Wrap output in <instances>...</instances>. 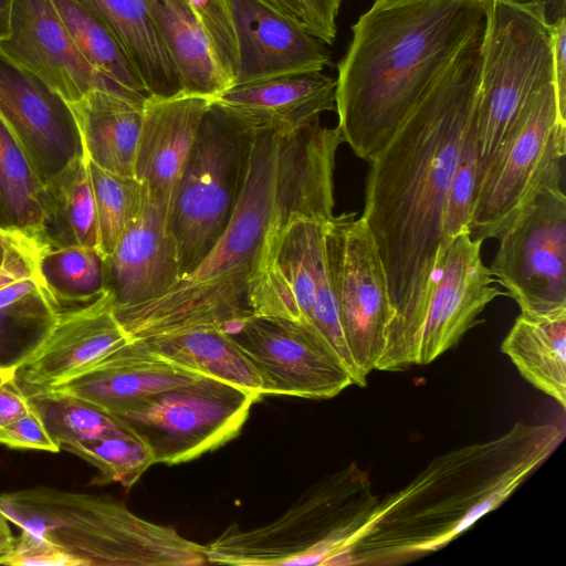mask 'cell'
<instances>
[{
  "mask_svg": "<svg viewBox=\"0 0 566 566\" xmlns=\"http://www.w3.org/2000/svg\"><path fill=\"white\" fill-rule=\"evenodd\" d=\"M551 30L554 84L560 111L566 114V20Z\"/></svg>",
  "mask_w": 566,
  "mask_h": 566,
  "instance_id": "41",
  "label": "cell"
},
{
  "mask_svg": "<svg viewBox=\"0 0 566 566\" xmlns=\"http://www.w3.org/2000/svg\"><path fill=\"white\" fill-rule=\"evenodd\" d=\"M485 0H375L352 27L335 103L344 143L369 163L486 24Z\"/></svg>",
  "mask_w": 566,
  "mask_h": 566,
  "instance_id": "3",
  "label": "cell"
},
{
  "mask_svg": "<svg viewBox=\"0 0 566 566\" xmlns=\"http://www.w3.org/2000/svg\"><path fill=\"white\" fill-rule=\"evenodd\" d=\"M15 369H0V381L14 379Z\"/></svg>",
  "mask_w": 566,
  "mask_h": 566,
  "instance_id": "49",
  "label": "cell"
},
{
  "mask_svg": "<svg viewBox=\"0 0 566 566\" xmlns=\"http://www.w3.org/2000/svg\"><path fill=\"white\" fill-rule=\"evenodd\" d=\"M501 350L528 382L566 408V307L521 311Z\"/></svg>",
  "mask_w": 566,
  "mask_h": 566,
  "instance_id": "27",
  "label": "cell"
},
{
  "mask_svg": "<svg viewBox=\"0 0 566 566\" xmlns=\"http://www.w3.org/2000/svg\"><path fill=\"white\" fill-rule=\"evenodd\" d=\"M209 38L219 63L235 82L240 54L235 23L227 0H188Z\"/></svg>",
  "mask_w": 566,
  "mask_h": 566,
  "instance_id": "38",
  "label": "cell"
},
{
  "mask_svg": "<svg viewBox=\"0 0 566 566\" xmlns=\"http://www.w3.org/2000/svg\"><path fill=\"white\" fill-rule=\"evenodd\" d=\"M311 22V33L332 45L336 39V19L342 0H301Z\"/></svg>",
  "mask_w": 566,
  "mask_h": 566,
  "instance_id": "40",
  "label": "cell"
},
{
  "mask_svg": "<svg viewBox=\"0 0 566 566\" xmlns=\"http://www.w3.org/2000/svg\"><path fill=\"white\" fill-rule=\"evenodd\" d=\"M0 512L53 545L67 566H196L206 546L108 495L46 486L0 494Z\"/></svg>",
  "mask_w": 566,
  "mask_h": 566,
  "instance_id": "5",
  "label": "cell"
},
{
  "mask_svg": "<svg viewBox=\"0 0 566 566\" xmlns=\"http://www.w3.org/2000/svg\"><path fill=\"white\" fill-rule=\"evenodd\" d=\"M251 136L211 103L168 214L180 279L203 261L231 218Z\"/></svg>",
  "mask_w": 566,
  "mask_h": 566,
  "instance_id": "10",
  "label": "cell"
},
{
  "mask_svg": "<svg viewBox=\"0 0 566 566\" xmlns=\"http://www.w3.org/2000/svg\"><path fill=\"white\" fill-rule=\"evenodd\" d=\"M565 155L566 114L552 82L534 96L481 174L471 235L482 241L497 238L541 191L563 184Z\"/></svg>",
  "mask_w": 566,
  "mask_h": 566,
  "instance_id": "9",
  "label": "cell"
},
{
  "mask_svg": "<svg viewBox=\"0 0 566 566\" xmlns=\"http://www.w3.org/2000/svg\"><path fill=\"white\" fill-rule=\"evenodd\" d=\"M144 103L102 88L69 103L91 161L108 172L134 177Z\"/></svg>",
  "mask_w": 566,
  "mask_h": 566,
  "instance_id": "24",
  "label": "cell"
},
{
  "mask_svg": "<svg viewBox=\"0 0 566 566\" xmlns=\"http://www.w3.org/2000/svg\"><path fill=\"white\" fill-rule=\"evenodd\" d=\"M14 543L9 520L0 512V554L8 552Z\"/></svg>",
  "mask_w": 566,
  "mask_h": 566,
  "instance_id": "48",
  "label": "cell"
},
{
  "mask_svg": "<svg viewBox=\"0 0 566 566\" xmlns=\"http://www.w3.org/2000/svg\"><path fill=\"white\" fill-rule=\"evenodd\" d=\"M104 265L105 287L113 296L114 312L151 302L179 281L177 249L169 232L168 216L149 196Z\"/></svg>",
  "mask_w": 566,
  "mask_h": 566,
  "instance_id": "20",
  "label": "cell"
},
{
  "mask_svg": "<svg viewBox=\"0 0 566 566\" xmlns=\"http://www.w3.org/2000/svg\"><path fill=\"white\" fill-rule=\"evenodd\" d=\"M45 192L43 244L83 245L98 251L97 214L84 149L45 182Z\"/></svg>",
  "mask_w": 566,
  "mask_h": 566,
  "instance_id": "30",
  "label": "cell"
},
{
  "mask_svg": "<svg viewBox=\"0 0 566 566\" xmlns=\"http://www.w3.org/2000/svg\"><path fill=\"white\" fill-rule=\"evenodd\" d=\"M151 12L180 92L214 99L234 85L188 0H155Z\"/></svg>",
  "mask_w": 566,
  "mask_h": 566,
  "instance_id": "25",
  "label": "cell"
},
{
  "mask_svg": "<svg viewBox=\"0 0 566 566\" xmlns=\"http://www.w3.org/2000/svg\"><path fill=\"white\" fill-rule=\"evenodd\" d=\"M285 17L296 21L311 33L308 14L301 0H260ZM312 34V33H311Z\"/></svg>",
  "mask_w": 566,
  "mask_h": 566,
  "instance_id": "45",
  "label": "cell"
},
{
  "mask_svg": "<svg viewBox=\"0 0 566 566\" xmlns=\"http://www.w3.org/2000/svg\"><path fill=\"white\" fill-rule=\"evenodd\" d=\"M1 555V554H0Z\"/></svg>",
  "mask_w": 566,
  "mask_h": 566,
  "instance_id": "50",
  "label": "cell"
},
{
  "mask_svg": "<svg viewBox=\"0 0 566 566\" xmlns=\"http://www.w3.org/2000/svg\"><path fill=\"white\" fill-rule=\"evenodd\" d=\"M94 465L102 481L133 486L155 464L153 451L130 429L87 440L64 449Z\"/></svg>",
  "mask_w": 566,
  "mask_h": 566,
  "instance_id": "36",
  "label": "cell"
},
{
  "mask_svg": "<svg viewBox=\"0 0 566 566\" xmlns=\"http://www.w3.org/2000/svg\"><path fill=\"white\" fill-rule=\"evenodd\" d=\"M229 336L258 370L263 395L329 399L354 384L334 354L294 323L251 315Z\"/></svg>",
  "mask_w": 566,
  "mask_h": 566,
  "instance_id": "14",
  "label": "cell"
},
{
  "mask_svg": "<svg viewBox=\"0 0 566 566\" xmlns=\"http://www.w3.org/2000/svg\"><path fill=\"white\" fill-rule=\"evenodd\" d=\"M130 340L113 311L106 289L87 303L62 308L38 349L15 369L14 381L28 397L82 371Z\"/></svg>",
  "mask_w": 566,
  "mask_h": 566,
  "instance_id": "17",
  "label": "cell"
},
{
  "mask_svg": "<svg viewBox=\"0 0 566 566\" xmlns=\"http://www.w3.org/2000/svg\"><path fill=\"white\" fill-rule=\"evenodd\" d=\"M0 444L11 449H32L52 453L61 451L33 410L17 421L0 428Z\"/></svg>",
  "mask_w": 566,
  "mask_h": 566,
  "instance_id": "39",
  "label": "cell"
},
{
  "mask_svg": "<svg viewBox=\"0 0 566 566\" xmlns=\"http://www.w3.org/2000/svg\"><path fill=\"white\" fill-rule=\"evenodd\" d=\"M32 411L28 397L14 379L0 381V428L6 427Z\"/></svg>",
  "mask_w": 566,
  "mask_h": 566,
  "instance_id": "42",
  "label": "cell"
},
{
  "mask_svg": "<svg viewBox=\"0 0 566 566\" xmlns=\"http://www.w3.org/2000/svg\"><path fill=\"white\" fill-rule=\"evenodd\" d=\"M486 1L474 106L478 181L534 96L554 82L552 30L542 13Z\"/></svg>",
  "mask_w": 566,
  "mask_h": 566,
  "instance_id": "8",
  "label": "cell"
},
{
  "mask_svg": "<svg viewBox=\"0 0 566 566\" xmlns=\"http://www.w3.org/2000/svg\"><path fill=\"white\" fill-rule=\"evenodd\" d=\"M76 49L112 88L144 102L148 96L126 52L108 27L75 0H52Z\"/></svg>",
  "mask_w": 566,
  "mask_h": 566,
  "instance_id": "31",
  "label": "cell"
},
{
  "mask_svg": "<svg viewBox=\"0 0 566 566\" xmlns=\"http://www.w3.org/2000/svg\"><path fill=\"white\" fill-rule=\"evenodd\" d=\"M95 13L113 32L148 95L180 92L174 64L156 28L155 0H75Z\"/></svg>",
  "mask_w": 566,
  "mask_h": 566,
  "instance_id": "26",
  "label": "cell"
},
{
  "mask_svg": "<svg viewBox=\"0 0 566 566\" xmlns=\"http://www.w3.org/2000/svg\"><path fill=\"white\" fill-rule=\"evenodd\" d=\"M376 504L367 475L353 463L317 482L272 522L250 530L231 524L205 545L208 563L339 565Z\"/></svg>",
  "mask_w": 566,
  "mask_h": 566,
  "instance_id": "6",
  "label": "cell"
},
{
  "mask_svg": "<svg viewBox=\"0 0 566 566\" xmlns=\"http://www.w3.org/2000/svg\"><path fill=\"white\" fill-rule=\"evenodd\" d=\"M139 340L159 357L190 371L263 395L262 379L233 339L216 326H197Z\"/></svg>",
  "mask_w": 566,
  "mask_h": 566,
  "instance_id": "28",
  "label": "cell"
},
{
  "mask_svg": "<svg viewBox=\"0 0 566 566\" xmlns=\"http://www.w3.org/2000/svg\"><path fill=\"white\" fill-rule=\"evenodd\" d=\"M46 219L45 185L0 116V228L42 244Z\"/></svg>",
  "mask_w": 566,
  "mask_h": 566,
  "instance_id": "29",
  "label": "cell"
},
{
  "mask_svg": "<svg viewBox=\"0 0 566 566\" xmlns=\"http://www.w3.org/2000/svg\"><path fill=\"white\" fill-rule=\"evenodd\" d=\"M28 400L61 450L129 430L109 412L71 394L48 389L28 396Z\"/></svg>",
  "mask_w": 566,
  "mask_h": 566,
  "instance_id": "33",
  "label": "cell"
},
{
  "mask_svg": "<svg viewBox=\"0 0 566 566\" xmlns=\"http://www.w3.org/2000/svg\"><path fill=\"white\" fill-rule=\"evenodd\" d=\"M41 244L19 234L11 233L0 228V265L12 253L38 249Z\"/></svg>",
  "mask_w": 566,
  "mask_h": 566,
  "instance_id": "46",
  "label": "cell"
},
{
  "mask_svg": "<svg viewBox=\"0 0 566 566\" xmlns=\"http://www.w3.org/2000/svg\"><path fill=\"white\" fill-rule=\"evenodd\" d=\"M0 116L45 185L82 153L69 104L0 51Z\"/></svg>",
  "mask_w": 566,
  "mask_h": 566,
  "instance_id": "16",
  "label": "cell"
},
{
  "mask_svg": "<svg viewBox=\"0 0 566 566\" xmlns=\"http://www.w3.org/2000/svg\"><path fill=\"white\" fill-rule=\"evenodd\" d=\"M38 249L23 250L9 255L0 265V287L38 270Z\"/></svg>",
  "mask_w": 566,
  "mask_h": 566,
  "instance_id": "43",
  "label": "cell"
},
{
  "mask_svg": "<svg viewBox=\"0 0 566 566\" xmlns=\"http://www.w3.org/2000/svg\"><path fill=\"white\" fill-rule=\"evenodd\" d=\"M343 137L319 120L293 132L251 136L231 218L203 261L160 297L114 312L130 339L197 326L221 328L252 314L249 281L263 244L292 214L334 213V169Z\"/></svg>",
  "mask_w": 566,
  "mask_h": 566,
  "instance_id": "2",
  "label": "cell"
},
{
  "mask_svg": "<svg viewBox=\"0 0 566 566\" xmlns=\"http://www.w3.org/2000/svg\"><path fill=\"white\" fill-rule=\"evenodd\" d=\"M61 306L40 290L0 307V369H17L41 345Z\"/></svg>",
  "mask_w": 566,
  "mask_h": 566,
  "instance_id": "34",
  "label": "cell"
},
{
  "mask_svg": "<svg viewBox=\"0 0 566 566\" xmlns=\"http://www.w3.org/2000/svg\"><path fill=\"white\" fill-rule=\"evenodd\" d=\"M482 242L464 230L442 247L426 307L418 365H428L454 347L479 323L486 305L505 295L482 262Z\"/></svg>",
  "mask_w": 566,
  "mask_h": 566,
  "instance_id": "15",
  "label": "cell"
},
{
  "mask_svg": "<svg viewBox=\"0 0 566 566\" xmlns=\"http://www.w3.org/2000/svg\"><path fill=\"white\" fill-rule=\"evenodd\" d=\"M489 268L524 312L566 307V196L563 184L545 188L496 238Z\"/></svg>",
  "mask_w": 566,
  "mask_h": 566,
  "instance_id": "13",
  "label": "cell"
},
{
  "mask_svg": "<svg viewBox=\"0 0 566 566\" xmlns=\"http://www.w3.org/2000/svg\"><path fill=\"white\" fill-rule=\"evenodd\" d=\"M356 214L343 212L325 220L324 240L343 335L366 382L385 350L394 308L378 249L364 220Z\"/></svg>",
  "mask_w": 566,
  "mask_h": 566,
  "instance_id": "12",
  "label": "cell"
},
{
  "mask_svg": "<svg viewBox=\"0 0 566 566\" xmlns=\"http://www.w3.org/2000/svg\"><path fill=\"white\" fill-rule=\"evenodd\" d=\"M38 269L44 286L61 307L87 303L106 290L104 259L88 247L44 243Z\"/></svg>",
  "mask_w": 566,
  "mask_h": 566,
  "instance_id": "32",
  "label": "cell"
},
{
  "mask_svg": "<svg viewBox=\"0 0 566 566\" xmlns=\"http://www.w3.org/2000/svg\"><path fill=\"white\" fill-rule=\"evenodd\" d=\"M564 436L557 423L518 422L497 438L434 458L377 502L340 565L395 564L444 547L502 504Z\"/></svg>",
  "mask_w": 566,
  "mask_h": 566,
  "instance_id": "4",
  "label": "cell"
},
{
  "mask_svg": "<svg viewBox=\"0 0 566 566\" xmlns=\"http://www.w3.org/2000/svg\"><path fill=\"white\" fill-rule=\"evenodd\" d=\"M201 376L159 357L139 339H130L49 389L74 395L113 413Z\"/></svg>",
  "mask_w": 566,
  "mask_h": 566,
  "instance_id": "23",
  "label": "cell"
},
{
  "mask_svg": "<svg viewBox=\"0 0 566 566\" xmlns=\"http://www.w3.org/2000/svg\"><path fill=\"white\" fill-rule=\"evenodd\" d=\"M259 398L202 375L113 412L153 451L155 463L192 461L235 438Z\"/></svg>",
  "mask_w": 566,
  "mask_h": 566,
  "instance_id": "11",
  "label": "cell"
},
{
  "mask_svg": "<svg viewBox=\"0 0 566 566\" xmlns=\"http://www.w3.org/2000/svg\"><path fill=\"white\" fill-rule=\"evenodd\" d=\"M336 78L322 72L297 73L237 84L212 105L244 132H293L336 109Z\"/></svg>",
  "mask_w": 566,
  "mask_h": 566,
  "instance_id": "22",
  "label": "cell"
},
{
  "mask_svg": "<svg viewBox=\"0 0 566 566\" xmlns=\"http://www.w3.org/2000/svg\"><path fill=\"white\" fill-rule=\"evenodd\" d=\"M484 30L455 56L388 144L369 161L361 219L388 281L394 318L377 370L418 365L442 216L472 120Z\"/></svg>",
  "mask_w": 566,
  "mask_h": 566,
  "instance_id": "1",
  "label": "cell"
},
{
  "mask_svg": "<svg viewBox=\"0 0 566 566\" xmlns=\"http://www.w3.org/2000/svg\"><path fill=\"white\" fill-rule=\"evenodd\" d=\"M88 169L97 214L98 252L105 260L127 224L140 212L148 193L135 177L108 172L90 159Z\"/></svg>",
  "mask_w": 566,
  "mask_h": 566,
  "instance_id": "35",
  "label": "cell"
},
{
  "mask_svg": "<svg viewBox=\"0 0 566 566\" xmlns=\"http://www.w3.org/2000/svg\"><path fill=\"white\" fill-rule=\"evenodd\" d=\"M512 4L538 10L552 29L566 20V0H502Z\"/></svg>",
  "mask_w": 566,
  "mask_h": 566,
  "instance_id": "44",
  "label": "cell"
},
{
  "mask_svg": "<svg viewBox=\"0 0 566 566\" xmlns=\"http://www.w3.org/2000/svg\"><path fill=\"white\" fill-rule=\"evenodd\" d=\"M13 0H0V41L9 36Z\"/></svg>",
  "mask_w": 566,
  "mask_h": 566,
  "instance_id": "47",
  "label": "cell"
},
{
  "mask_svg": "<svg viewBox=\"0 0 566 566\" xmlns=\"http://www.w3.org/2000/svg\"><path fill=\"white\" fill-rule=\"evenodd\" d=\"M211 103L182 92L145 99L134 177L167 216Z\"/></svg>",
  "mask_w": 566,
  "mask_h": 566,
  "instance_id": "19",
  "label": "cell"
},
{
  "mask_svg": "<svg viewBox=\"0 0 566 566\" xmlns=\"http://www.w3.org/2000/svg\"><path fill=\"white\" fill-rule=\"evenodd\" d=\"M0 51L67 104L93 88L116 93L81 55L52 0H13L11 31Z\"/></svg>",
  "mask_w": 566,
  "mask_h": 566,
  "instance_id": "18",
  "label": "cell"
},
{
  "mask_svg": "<svg viewBox=\"0 0 566 566\" xmlns=\"http://www.w3.org/2000/svg\"><path fill=\"white\" fill-rule=\"evenodd\" d=\"M325 220L292 214L269 233L248 286V306L258 317L294 323L322 342L365 386L347 348L329 277Z\"/></svg>",
  "mask_w": 566,
  "mask_h": 566,
  "instance_id": "7",
  "label": "cell"
},
{
  "mask_svg": "<svg viewBox=\"0 0 566 566\" xmlns=\"http://www.w3.org/2000/svg\"><path fill=\"white\" fill-rule=\"evenodd\" d=\"M478 174L473 113L472 120L462 140L459 159L444 203L442 216L443 245L464 230H470Z\"/></svg>",
  "mask_w": 566,
  "mask_h": 566,
  "instance_id": "37",
  "label": "cell"
},
{
  "mask_svg": "<svg viewBox=\"0 0 566 566\" xmlns=\"http://www.w3.org/2000/svg\"><path fill=\"white\" fill-rule=\"evenodd\" d=\"M240 64L234 85L287 74L322 72L331 56L303 25L260 0H227Z\"/></svg>",
  "mask_w": 566,
  "mask_h": 566,
  "instance_id": "21",
  "label": "cell"
}]
</instances>
